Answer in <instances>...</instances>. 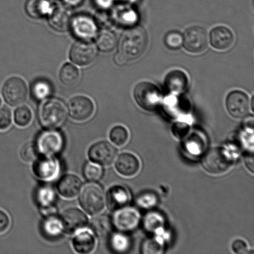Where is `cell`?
<instances>
[{"label":"cell","mask_w":254,"mask_h":254,"mask_svg":"<svg viewBox=\"0 0 254 254\" xmlns=\"http://www.w3.org/2000/svg\"><path fill=\"white\" fill-rule=\"evenodd\" d=\"M148 44V36L146 30L141 26L132 27L122 37L114 61L118 65L123 66L138 59L145 52Z\"/></svg>","instance_id":"1"},{"label":"cell","mask_w":254,"mask_h":254,"mask_svg":"<svg viewBox=\"0 0 254 254\" xmlns=\"http://www.w3.org/2000/svg\"><path fill=\"white\" fill-rule=\"evenodd\" d=\"M67 118V109L63 101L52 98L42 104L39 112L40 123L45 128L54 129L63 125Z\"/></svg>","instance_id":"2"},{"label":"cell","mask_w":254,"mask_h":254,"mask_svg":"<svg viewBox=\"0 0 254 254\" xmlns=\"http://www.w3.org/2000/svg\"><path fill=\"white\" fill-rule=\"evenodd\" d=\"M82 208L90 215H98L104 210L106 197L103 188L98 184L91 183L84 187L80 195Z\"/></svg>","instance_id":"3"},{"label":"cell","mask_w":254,"mask_h":254,"mask_svg":"<svg viewBox=\"0 0 254 254\" xmlns=\"http://www.w3.org/2000/svg\"><path fill=\"white\" fill-rule=\"evenodd\" d=\"M133 95L136 103L144 110L154 111L161 101V94L158 87L149 82H141L134 89Z\"/></svg>","instance_id":"4"},{"label":"cell","mask_w":254,"mask_h":254,"mask_svg":"<svg viewBox=\"0 0 254 254\" xmlns=\"http://www.w3.org/2000/svg\"><path fill=\"white\" fill-rule=\"evenodd\" d=\"M2 96L10 106L21 105L26 101L28 89L26 82L19 76H12L7 79L2 88Z\"/></svg>","instance_id":"5"},{"label":"cell","mask_w":254,"mask_h":254,"mask_svg":"<svg viewBox=\"0 0 254 254\" xmlns=\"http://www.w3.org/2000/svg\"><path fill=\"white\" fill-rule=\"evenodd\" d=\"M36 144L39 153L45 156H54L63 149L64 139L59 131L52 129L42 132Z\"/></svg>","instance_id":"6"},{"label":"cell","mask_w":254,"mask_h":254,"mask_svg":"<svg viewBox=\"0 0 254 254\" xmlns=\"http://www.w3.org/2000/svg\"><path fill=\"white\" fill-rule=\"evenodd\" d=\"M205 170L212 174L225 173L231 166V159L222 148H215L206 152L202 159Z\"/></svg>","instance_id":"7"},{"label":"cell","mask_w":254,"mask_h":254,"mask_svg":"<svg viewBox=\"0 0 254 254\" xmlns=\"http://www.w3.org/2000/svg\"><path fill=\"white\" fill-rule=\"evenodd\" d=\"M208 44L207 32L203 27H190L184 32L183 45L187 51L190 53H201L207 48Z\"/></svg>","instance_id":"8"},{"label":"cell","mask_w":254,"mask_h":254,"mask_svg":"<svg viewBox=\"0 0 254 254\" xmlns=\"http://www.w3.org/2000/svg\"><path fill=\"white\" fill-rule=\"evenodd\" d=\"M69 116L73 120L84 122L93 116L95 106L92 99L85 96H76L72 98L68 104Z\"/></svg>","instance_id":"9"},{"label":"cell","mask_w":254,"mask_h":254,"mask_svg":"<svg viewBox=\"0 0 254 254\" xmlns=\"http://www.w3.org/2000/svg\"><path fill=\"white\" fill-rule=\"evenodd\" d=\"M70 27L74 36L83 41H90L98 34V25L88 15L78 14L73 17Z\"/></svg>","instance_id":"10"},{"label":"cell","mask_w":254,"mask_h":254,"mask_svg":"<svg viewBox=\"0 0 254 254\" xmlns=\"http://www.w3.org/2000/svg\"><path fill=\"white\" fill-rule=\"evenodd\" d=\"M97 56L95 46L89 41L75 42L69 51V59L79 66H88L93 63Z\"/></svg>","instance_id":"11"},{"label":"cell","mask_w":254,"mask_h":254,"mask_svg":"<svg viewBox=\"0 0 254 254\" xmlns=\"http://www.w3.org/2000/svg\"><path fill=\"white\" fill-rule=\"evenodd\" d=\"M226 105L228 113L236 119L245 118L250 113V98L241 91L231 92L226 98Z\"/></svg>","instance_id":"12"},{"label":"cell","mask_w":254,"mask_h":254,"mask_svg":"<svg viewBox=\"0 0 254 254\" xmlns=\"http://www.w3.org/2000/svg\"><path fill=\"white\" fill-rule=\"evenodd\" d=\"M118 150L108 141H102L94 144L89 148L88 156L92 162L99 165H110L115 160Z\"/></svg>","instance_id":"13"},{"label":"cell","mask_w":254,"mask_h":254,"mask_svg":"<svg viewBox=\"0 0 254 254\" xmlns=\"http://www.w3.org/2000/svg\"><path fill=\"white\" fill-rule=\"evenodd\" d=\"M59 162L54 156L41 157L36 159L33 165V172L37 178L44 181H52L60 173Z\"/></svg>","instance_id":"14"},{"label":"cell","mask_w":254,"mask_h":254,"mask_svg":"<svg viewBox=\"0 0 254 254\" xmlns=\"http://www.w3.org/2000/svg\"><path fill=\"white\" fill-rule=\"evenodd\" d=\"M48 16L50 26L56 31L66 32L70 27L73 17L68 7L63 5L53 6Z\"/></svg>","instance_id":"15"},{"label":"cell","mask_w":254,"mask_h":254,"mask_svg":"<svg viewBox=\"0 0 254 254\" xmlns=\"http://www.w3.org/2000/svg\"><path fill=\"white\" fill-rule=\"evenodd\" d=\"M61 218L64 231L69 234L76 233L88 223V217L78 208L68 209L62 213Z\"/></svg>","instance_id":"16"},{"label":"cell","mask_w":254,"mask_h":254,"mask_svg":"<svg viewBox=\"0 0 254 254\" xmlns=\"http://www.w3.org/2000/svg\"><path fill=\"white\" fill-rule=\"evenodd\" d=\"M210 43L214 48L218 51H226L232 47L235 37L232 31L228 27L218 26L210 32Z\"/></svg>","instance_id":"17"},{"label":"cell","mask_w":254,"mask_h":254,"mask_svg":"<svg viewBox=\"0 0 254 254\" xmlns=\"http://www.w3.org/2000/svg\"><path fill=\"white\" fill-rule=\"evenodd\" d=\"M72 243L77 253L86 254L95 250L96 240L92 231L81 229L76 233Z\"/></svg>","instance_id":"18"},{"label":"cell","mask_w":254,"mask_h":254,"mask_svg":"<svg viewBox=\"0 0 254 254\" xmlns=\"http://www.w3.org/2000/svg\"><path fill=\"white\" fill-rule=\"evenodd\" d=\"M81 179L73 174H68L62 177L57 184L59 193L66 198L75 197L81 191Z\"/></svg>","instance_id":"19"},{"label":"cell","mask_w":254,"mask_h":254,"mask_svg":"<svg viewBox=\"0 0 254 254\" xmlns=\"http://www.w3.org/2000/svg\"><path fill=\"white\" fill-rule=\"evenodd\" d=\"M189 79L188 76L181 70H173L167 74L164 81L166 88L173 93H181L188 88Z\"/></svg>","instance_id":"20"},{"label":"cell","mask_w":254,"mask_h":254,"mask_svg":"<svg viewBox=\"0 0 254 254\" xmlns=\"http://www.w3.org/2000/svg\"><path fill=\"white\" fill-rule=\"evenodd\" d=\"M116 168L122 175L132 176L138 173L139 162L136 157L133 154L123 153L117 159Z\"/></svg>","instance_id":"21"},{"label":"cell","mask_w":254,"mask_h":254,"mask_svg":"<svg viewBox=\"0 0 254 254\" xmlns=\"http://www.w3.org/2000/svg\"><path fill=\"white\" fill-rule=\"evenodd\" d=\"M36 200L46 215H53L55 213L54 205L56 200V193L53 189L49 186L40 188L37 191Z\"/></svg>","instance_id":"22"},{"label":"cell","mask_w":254,"mask_h":254,"mask_svg":"<svg viewBox=\"0 0 254 254\" xmlns=\"http://www.w3.org/2000/svg\"><path fill=\"white\" fill-rule=\"evenodd\" d=\"M106 197L107 204L111 210H117L124 207L128 201V193L121 186H114L109 189Z\"/></svg>","instance_id":"23"},{"label":"cell","mask_w":254,"mask_h":254,"mask_svg":"<svg viewBox=\"0 0 254 254\" xmlns=\"http://www.w3.org/2000/svg\"><path fill=\"white\" fill-rule=\"evenodd\" d=\"M42 231L44 236L51 240L61 237L64 231L61 218L54 215L46 216L42 222Z\"/></svg>","instance_id":"24"},{"label":"cell","mask_w":254,"mask_h":254,"mask_svg":"<svg viewBox=\"0 0 254 254\" xmlns=\"http://www.w3.org/2000/svg\"><path fill=\"white\" fill-rule=\"evenodd\" d=\"M52 7L49 0H27L25 10L31 18L41 19L50 13Z\"/></svg>","instance_id":"25"},{"label":"cell","mask_w":254,"mask_h":254,"mask_svg":"<svg viewBox=\"0 0 254 254\" xmlns=\"http://www.w3.org/2000/svg\"><path fill=\"white\" fill-rule=\"evenodd\" d=\"M96 43L101 52L109 53L116 49L118 45V39L113 31L106 27L97 34Z\"/></svg>","instance_id":"26"},{"label":"cell","mask_w":254,"mask_h":254,"mask_svg":"<svg viewBox=\"0 0 254 254\" xmlns=\"http://www.w3.org/2000/svg\"><path fill=\"white\" fill-rule=\"evenodd\" d=\"M60 79L64 85L73 87L80 80V73L73 64L67 63L62 66L60 71Z\"/></svg>","instance_id":"27"},{"label":"cell","mask_w":254,"mask_h":254,"mask_svg":"<svg viewBox=\"0 0 254 254\" xmlns=\"http://www.w3.org/2000/svg\"><path fill=\"white\" fill-rule=\"evenodd\" d=\"M91 228L99 237H104L111 233L113 226L108 216L99 215L92 220Z\"/></svg>","instance_id":"28"},{"label":"cell","mask_w":254,"mask_h":254,"mask_svg":"<svg viewBox=\"0 0 254 254\" xmlns=\"http://www.w3.org/2000/svg\"><path fill=\"white\" fill-rule=\"evenodd\" d=\"M52 93V86L49 82L46 81H37L32 87V96L38 101L45 100L51 96Z\"/></svg>","instance_id":"29"},{"label":"cell","mask_w":254,"mask_h":254,"mask_svg":"<svg viewBox=\"0 0 254 254\" xmlns=\"http://www.w3.org/2000/svg\"><path fill=\"white\" fill-rule=\"evenodd\" d=\"M14 119L17 126L24 127L29 126L32 119L31 109L27 106L18 107L14 111Z\"/></svg>","instance_id":"30"},{"label":"cell","mask_w":254,"mask_h":254,"mask_svg":"<svg viewBox=\"0 0 254 254\" xmlns=\"http://www.w3.org/2000/svg\"><path fill=\"white\" fill-rule=\"evenodd\" d=\"M103 173V169L99 164L94 162H88L84 166V176L89 181L96 182L100 180Z\"/></svg>","instance_id":"31"},{"label":"cell","mask_w":254,"mask_h":254,"mask_svg":"<svg viewBox=\"0 0 254 254\" xmlns=\"http://www.w3.org/2000/svg\"><path fill=\"white\" fill-rule=\"evenodd\" d=\"M109 137L116 145L123 146L128 140V133L125 127L118 126L111 129Z\"/></svg>","instance_id":"32"},{"label":"cell","mask_w":254,"mask_h":254,"mask_svg":"<svg viewBox=\"0 0 254 254\" xmlns=\"http://www.w3.org/2000/svg\"><path fill=\"white\" fill-rule=\"evenodd\" d=\"M164 44L173 51L180 49L183 44V36L178 31L169 32L164 37Z\"/></svg>","instance_id":"33"},{"label":"cell","mask_w":254,"mask_h":254,"mask_svg":"<svg viewBox=\"0 0 254 254\" xmlns=\"http://www.w3.org/2000/svg\"><path fill=\"white\" fill-rule=\"evenodd\" d=\"M38 153L36 144L32 142H28L22 146L20 152V156L22 160L29 163L36 159Z\"/></svg>","instance_id":"34"},{"label":"cell","mask_w":254,"mask_h":254,"mask_svg":"<svg viewBox=\"0 0 254 254\" xmlns=\"http://www.w3.org/2000/svg\"><path fill=\"white\" fill-rule=\"evenodd\" d=\"M127 246L126 238L120 234H116L111 237V247L116 252H122L126 250Z\"/></svg>","instance_id":"35"},{"label":"cell","mask_w":254,"mask_h":254,"mask_svg":"<svg viewBox=\"0 0 254 254\" xmlns=\"http://www.w3.org/2000/svg\"><path fill=\"white\" fill-rule=\"evenodd\" d=\"M12 114L7 108L0 109V130H6L12 124Z\"/></svg>","instance_id":"36"},{"label":"cell","mask_w":254,"mask_h":254,"mask_svg":"<svg viewBox=\"0 0 254 254\" xmlns=\"http://www.w3.org/2000/svg\"><path fill=\"white\" fill-rule=\"evenodd\" d=\"M9 216L4 211L0 210V235L4 233L8 230L10 226Z\"/></svg>","instance_id":"37"},{"label":"cell","mask_w":254,"mask_h":254,"mask_svg":"<svg viewBox=\"0 0 254 254\" xmlns=\"http://www.w3.org/2000/svg\"><path fill=\"white\" fill-rule=\"evenodd\" d=\"M232 248L234 252L236 254H244L248 253V246L243 240H236L233 244Z\"/></svg>","instance_id":"38"},{"label":"cell","mask_w":254,"mask_h":254,"mask_svg":"<svg viewBox=\"0 0 254 254\" xmlns=\"http://www.w3.org/2000/svg\"><path fill=\"white\" fill-rule=\"evenodd\" d=\"M189 127L185 124L181 123H177L174 124L173 128L174 136H178V138H181L183 134H186L188 132Z\"/></svg>","instance_id":"39"},{"label":"cell","mask_w":254,"mask_h":254,"mask_svg":"<svg viewBox=\"0 0 254 254\" xmlns=\"http://www.w3.org/2000/svg\"><path fill=\"white\" fill-rule=\"evenodd\" d=\"M96 4L102 9H105L110 6L112 0H94Z\"/></svg>","instance_id":"40"},{"label":"cell","mask_w":254,"mask_h":254,"mask_svg":"<svg viewBox=\"0 0 254 254\" xmlns=\"http://www.w3.org/2000/svg\"><path fill=\"white\" fill-rule=\"evenodd\" d=\"M246 164L250 170L254 173V157L253 154L247 155L245 158Z\"/></svg>","instance_id":"41"},{"label":"cell","mask_w":254,"mask_h":254,"mask_svg":"<svg viewBox=\"0 0 254 254\" xmlns=\"http://www.w3.org/2000/svg\"><path fill=\"white\" fill-rule=\"evenodd\" d=\"M65 3L69 6H78L83 0H64Z\"/></svg>","instance_id":"42"},{"label":"cell","mask_w":254,"mask_h":254,"mask_svg":"<svg viewBox=\"0 0 254 254\" xmlns=\"http://www.w3.org/2000/svg\"><path fill=\"white\" fill-rule=\"evenodd\" d=\"M1 104H2V100H1V98H0V106H1Z\"/></svg>","instance_id":"43"},{"label":"cell","mask_w":254,"mask_h":254,"mask_svg":"<svg viewBox=\"0 0 254 254\" xmlns=\"http://www.w3.org/2000/svg\"><path fill=\"white\" fill-rule=\"evenodd\" d=\"M56 1H64V0H56Z\"/></svg>","instance_id":"44"}]
</instances>
